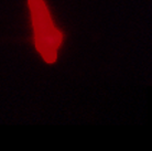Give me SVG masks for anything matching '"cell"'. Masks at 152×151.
Instances as JSON below:
<instances>
[{
	"instance_id": "obj_1",
	"label": "cell",
	"mask_w": 152,
	"mask_h": 151,
	"mask_svg": "<svg viewBox=\"0 0 152 151\" xmlns=\"http://www.w3.org/2000/svg\"><path fill=\"white\" fill-rule=\"evenodd\" d=\"M29 6L34 28L37 49L45 62L53 63L56 61L62 34L53 26L48 7L43 0H29Z\"/></svg>"
}]
</instances>
